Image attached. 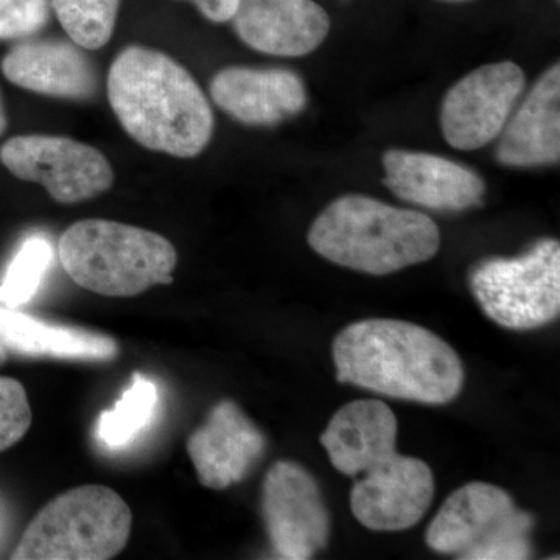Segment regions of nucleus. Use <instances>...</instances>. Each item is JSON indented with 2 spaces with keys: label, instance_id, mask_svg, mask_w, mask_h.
<instances>
[{
  "label": "nucleus",
  "instance_id": "nucleus-1",
  "mask_svg": "<svg viewBox=\"0 0 560 560\" xmlns=\"http://www.w3.org/2000/svg\"><path fill=\"white\" fill-rule=\"evenodd\" d=\"M110 108L143 149L190 160L208 149L212 106L194 75L167 54L128 46L110 65Z\"/></svg>",
  "mask_w": 560,
  "mask_h": 560
},
{
  "label": "nucleus",
  "instance_id": "nucleus-2",
  "mask_svg": "<svg viewBox=\"0 0 560 560\" xmlns=\"http://www.w3.org/2000/svg\"><path fill=\"white\" fill-rule=\"evenodd\" d=\"M341 383L425 405H447L464 386L463 361L433 331L399 319H364L335 338Z\"/></svg>",
  "mask_w": 560,
  "mask_h": 560
},
{
  "label": "nucleus",
  "instance_id": "nucleus-3",
  "mask_svg": "<svg viewBox=\"0 0 560 560\" xmlns=\"http://www.w3.org/2000/svg\"><path fill=\"white\" fill-rule=\"evenodd\" d=\"M307 238L324 259L372 276L423 264L441 248L440 228L429 215L364 195L330 202L313 221Z\"/></svg>",
  "mask_w": 560,
  "mask_h": 560
},
{
  "label": "nucleus",
  "instance_id": "nucleus-4",
  "mask_svg": "<svg viewBox=\"0 0 560 560\" xmlns=\"http://www.w3.org/2000/svg\"><path fill=\"white\" fill-rule=\"evenodd\" d=\"M58 256L81 289L108 298H132L171 285L178 253L158 232L119 221L81 220L62 232Z\"/></svg>",
  "mask_w": 560,
  "mask_h": 560
},
{
  "label": "nucleus",
  "instance_id": "nucleus-5",
  "mask_svg": "<svg viewBox=\"0 0 560 560\" xmlns=\"http://www.w3.org/2000/svg\"><path fill=\"white\" fill-rule=\"evenodd\" d=\"M132 515L116 490L80 486L61 493L36 514L14 560H108L130 539Z\"/></svg>",
  "mask_w": 560,
  "mask_h": 560
},
{
  "label": "nucleus",
  "instance_id": "nucleus-6",
  "mask_svg": "<svg viewBox=\"0 0 560 560\" xmlns=\"http://www.w3.org/2000/svg\"><path fill=\"white\" fill-rule=\"evenodd\" d=\"M533 515L506 490L469 482L452 493L427 529V545L460 560H525L533 556Z\"/></svg>",
  "mask_w": 560,
  "mask_h": 560
},
{
  "label": "nucleus",
  "instance_id": "nucleus-7",
  "mask_svg": "<svg viewBox=\"0 0 560 560\" xmlns=\"http://www.w3.org/2000/svg\"><path fill=\"white\" fill-rule=\"evenodd\" d=\"M469 285L488 318L511 330L547 326L560 312V245L539 241L522 256L475 265Z\"/></svg>",
  "mask_w": 560,
  "mask_h": 560
},
{
  "label": "nucleus",
  "instance_id": "nucleus-8",
  "mask_svg": "<svg viewBox=\"0 0 560 560\" xmlns=\"http://www.w3.org/2000/svg\"><path fill=\"white\" fill-rule=\"evenodd\" d=\"M3 167L22 180L43 186L51 200L77 205L101 197L114 171L101 150L62 136H16L0 147Z\"/></svg>",
  "mask_w": 560,
  "mask_h": 560
},
{
  "label": "nucleus",
  "instance_id": "nucleus-9",
  "mask_svg": "<svg viewBox=\"0 0 560 560\" xmlns=\"http://www.w3.org/2000/svg\"><path fill=\"white\" fill-rule=\"evenodd\" d=\"M261 514L280 559L307 560L326 548L330 517L315 478L293 460H279L261 489Z\"/></svg>",
  "mask_w": 560,
  "mask_h": 560
},
{
  "label": "nucleus",
  "instance_id": "nucleus-10",
  "mask_svg": "<svg viewBox=\"0 0 560 560\" xmlns=\"http://www.w3.org/2000/svg\"><path fill=\"white\" fill-rule=\"evenodd\" d=\"M525 86V72L515 62L471 70L442 102L441 130L448 145L471 151L499 138Z\"/></svg>",
  "mask_w": 560,
  "mask_h": 560
},
{
  "label": "nucleus",
  "instance_id": "nucleus-11",
  "mask_svg": "<svg viewBox=\"0 0 560 560\" xmlns=\"http://www.w3.org/2000/svg\"><path fill=\"white\" fill-rule=\"evenodd\" d=\"M360 475L364 477L353 482L350 510L364 528L385 533L410 529L429 511L434 478L423 460L394 452Z\"/></svg>",
  "mask_w": 560,
  "mask_h": 560
},
{
  "label": "nucleus",
  "instance_id": "nucleus-12",
  "mask_svg": "<svg viewBox=\"0 0 560 560\" xmlns=\"http://www.w3.org/2000/svg\"><path fill=\"white\" fill-rule=\"evenodd\" d=\"M265 448L264 433L232 400L219 401L187 441L201 485L212 490L230 489L245 480Z\"/></svg>",
  "mask_w": 560,
  "mask_h": 560
},
{
  "label": "nucleus",
  "instance_id": "nucleus-13",
  "mask_svg": "<svg viewBox=\"0 0 560 560\" xmlns=\"http://www.w3.org/2000/svg\"><path fill=\"white\" fill-rule=\"evenodd\" d=\"M383 168L390 191L420 208L460 212L480 206L486 191L480 175L436 154L389 150Z\"/></svg>",
  "mask_w": 560,
  "mask_h": 560
},
{
  "label": "nucleus",
  "instance_id": "nucleus-14",
  "mask_svg": "<svg viewBox=\"0 0 560 560\" xmlns=\"http://www.w3.org/2000/svg\"><path fill=\"white\" fill-rule=\"evenodd\" d=\"M231 21L246 46L272 57L312 54L330 32L329 14L315 0H241Z\"/></svg>",
  "mask_w": 560,
  "mask_h": 560
},
{
  "label": "nucleus",
  "instance_id": "nucleus-15",
  "mask_svg": "<svg viewBox=\"0 0 560 560\" xmlns=\"http://www.w3.org/2000/svg\"><path fill=\"white\" fill-rule=\"evenodd\" d=\"M84 49L72 40L21 39L0 62L3 75L22 90L68 98L90 101L97 94V70Z\"/></svg>",
  "mask_w": 560,
  "mask_h": 560
},
{
  "label": "nucleus",
  "instance_id": "nucleus-16",
  "mask_svg": "<svg viewBox=\"0 0 560 560\" xmlns=\"http://www.w3.org/2000/svg\"><path fill=\"white\" fill-rule=\"evenodd\" d=\"M213 103L249 127H272L307 106L300 75L289 69L224 68L210 81Z\"/></svg>",
  "mask_w": 560,
  "mask_h": 560
},
{
  "label": "nucleus",
  "instance_id": "nucleus-17",
  "mask_svg": "<svg viewBox=\"0 0 560 560\" xmlns=\"http://www.w3.org/2000/svg\"><path fill=\"white\" fill-rule=\"evenodd\" d=\"M497 160L508 167H536L560 160V68L537 80L500 132Z\"/></svg>",
  "mask_w": 560,
  "mask_h": 560
},
{
  "label": "nucleus",
  "instance_id": "nucleus-18",
  "mask_svg": "<svg viewBox=\"0 0 560 560\" xmlns=\"http://www.w3.org/2000/svg\"><path fill=\"white\" fill-rule=\"evenodd\" d=\"M396 440V416L385 401L375 399L345 405L320 434L331 466L352 478L393 455Z\"/></svg>",
  "mask_w": 560,
  "mask_h": 560
},
{
  "label": "nucleus",
  "instance_id": "nucleus-19",
  "mask_svg": "<svg viewBox=\"0 0 560 560\" xmlns=\"http://www.w3.org/2000/svg\"><path fill=\"white\" fill-rule=\"evenodd\" d=\"M0 348L21 357L108 361L119 346L114 338L80 327L60 326L0 305Z\"/></svg>",
  "mask_w": 560,
  "mask_h": 560
},
{
  "label": "nucleus",
  "instance_id": "nucleus-20",
  "mask_svg": "<svg viewBox=\"0 0 560 560\" xmlns=\"http://www.w3.org/2000/svg\"><path fill=\"white\" fill-rule=\"evenodd\" d=\"M158 405V388L153 381L135 372L130 388L110 410L103 411L97 423V438L108 448L125 447L150 425Z\"/></svg>",
  "mask_w": 560,
  "mask_h": 560
},
{
  "label": "nucleus",
  "instance_id": "nucleus-21",
  "mask_svg": "<svg viewBox=\"0 0 560 560\" xmlns=\"http://www.w3.org/2000/svg\"><path fill=\"white\" fill-rule=\"evenodd\" d=\"M119 7L120 0H50V9L70 40L84 50H98L109 43Z\"/></svg>",
  "mask_w": 560,
  "mask_h": 560
},
{
  "label": "nucleus",
  "instance_id": "nucleus-22",
  "mask_svg": "<svg viewBox=\"0 0 560 560\" xmlns=\"http://www.w3.org/2000/svg\"><path fill=\"white\" fill-rule=\"evenodd\" d=\"M54 260V246L44 235H32L22 243L0 280V304L20 307L39 290Z\"/></svg>",
  "mask_w": 560,
  "mask_h": 560
},
{
  "label": "nucleus",
  "instance_id": "nucleus-23",
  "mask_svg": "<svg viewBox=\"0 0 560 560\" xmlns=\"http://www.w3.org/2000/svg\"><path fill=\"white\" fill-rule=\"evenodd\" d=\"M31 425L32 408L24 386L14 378L0 377V452L16 445Z\"/></svg>",
  "mask_w": 560,
  "mask_h": 560
},
{
  "label": "nucleus",
  "instance_id": "nucleus-24",
  "mask_svg": "<svg viewBox=\"0 0 560 560\" xmlns=\"http://www.w3.org/2000/svg\"><path fill=\"white\" fill-rule=\"evenodd\" d=\"M50 20V0H0V40L32 38Z\"/></svg>",
  "mask_w": 560,
  "mask_h": 560
},
{
  "label": "nucleus",
  "instance_id": "nucleus-25",
  "mask_svg": "<svg viewBox=\"0 0 560 560\" xmlns=\"http://www.w3.org/2000/svg\"><path fill=\"white\" fill-rule=\"evenodd\" d=\"M198 11L212 22H228L234 18L241 0H189Z\"/></svg>",
  "mask_w": 560,
  "mask_h": 560
},
{
  "label": "nucleus",
  "instance_id": "nucleus-26",
  "mask_svg": "<svg viewBox=\"0 0 560 560\" xmlns=\"http://www.w3.org/2000/svg\"><path fill=\"white\" fill-rule=\"evenodd\" d=\"M9 127V117H7L5 105H3L2 92H0V136L7 131Z\"/></svg>",
  "mask_w": 560,
  "mask_h": 560
},
{
  "label": "nucleus",
  "instance_id": "nucleus-27",
  "mask_svg": "<svg viewBox=\"0 0 560 560\" xmlns=\"http://www.w3.org/2000/svg\"><path fill=\"white\" fill-rule=\"evenodd\" d=\"M7 355H9V353H7L5 350L0 348V366H3V364H5Z\"/></svg>",
  "mask_w": 560,
  "mask_h": 560
},
{
  "label": "nucleus",
  "instance_id": "nucleus-28",
  "mask_svg": "<svg viewBox=\"0 0 560 560\" xmlns=\"http://www.w3.org/2000/svg\"><path fill=\"white\" fill-rule=\"evenodd\" d=\"M445 2H466V0H445Z\"/></svg>",
  "mask_w": 560,
  "mask_h": 560
}]
</instances>
